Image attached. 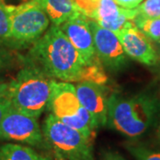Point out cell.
<instances>
[{
  "label": "cell",
  "mask_w": 160,
  "mask_h": 160,
  "mask_svg": "<svg viewBox=\"0 0 160 160\" xmlns=\"http://www.w3.org/2000/svg\"><path fill=\"white\" fill-rule=\"evenodd\" d=\"M25 63L52 79L64 82L82 81L86 69L79 52L61 28L53 24L33 44Z\"/></svg>",
  "instance_id": "obj_1"
},
{
  "label": "cell",
  "mask_w": 160,
  "mask_h": 160,
  "mask_svg": "<svg viewBox=\"0 0 160 160\" xmlns=\"http://www.w3.org/2000/svg\"><path fill=\"white\" fill-rule=\"evenodd\" d=\"M160 111V100L141 92L125 97L113 93L109 99L108 124L128 138L140 137L154 123Z\"/></svg>",
  "instance_id": "obj_2"
},
{
  "label": "cell",
  "mask_w": 160,
  "mask_h": 160,
  "mask_svg": "<svg viewBox=\"0 0 160 160\" xmlns=\"http://www.w3.org/2000/svg\"><path fill=\"white\" fill-rule=\"evenodd\" d=\"M52 82L37 68L26 64L9 83L6 96L13 108L38 118L47 109Z\"/></svg>",
  "instance_id": "obj_3"
},
{
  "label": "cell",
  "mask_w": 160,
  "mask_h": 160,
  "mask_svg": "<svg viewBox=\"0 0 160 160\" xmlns=\"http://www.w3.org/2000/svg\"><path fill=\"white\" fill-rule=\"evenodd\" d=\"M47 109L65 125L78 130L90 139L97 128L91 114L80 103L75 86L69 82L53 80Z\"/></svg>",
  "instance_id": "obj_4"
},
{
  "label": "cell",
  "mask_w": 160,
  "mask_h": 160,
  "mask_svg": "<svg viewBox=\"0 0 160 160\" xmlns=\"http://www.w3.org/2000/svg\"><path fill=\"white\" fill-rule=\"evenodd\" d=\"M43 135L56 158L64 160H94L92 139L49 114L43 124Z\"/></svg>",
  "instance_id": "obj_5"
},
{
  "label": "cell",
  "mask_w": 160,
  "mask_h": 160,
  "mask_svg": "<svg viewBox=\"0 0 160 160\" xmlns=\"http://www.w3.org/2000/svg\"><path fill=\"white\" fill-rule=\"evenodd\" d=\"M9 12L11 29L6 40L18 46L33 45L49 26L50 20L38 0L9 6Z\"/></svg>",
  "instance_id": "obj_6"
},
{
  "label": "cell",
  "mask_w": 160,
  "mask_h": 160,
  "mask_svg": "<svg viewBox=\"0 0 160 160\" xmlns=\"http://www.w3.org/2000/svg\"><path fill=\"white\" fill-rule=\"evenodd\" d=\"M37 119L11 106L0 123V140L42 146L45 137Z\"/></svg>",
  "instance_id": "obj_7"
},
{
  "label": "cell",
  "mask_w": 160,
  "mask_h": 160,
  "mask_svg": "<svg viewBox=\"0 0 160 160\" xmlns=\"http://www.w3.org/2000/svg\"><path fill=\"white\" fill-rule=\"evenodd\" d=\"M89 26L98 59L111 70L123 69L127 63V55L116 33L102 28L93 20H89Z\"/></svg>",
  "instance_id": "obj_8"
},
{
  "label": "cell",
  "mask_w": 160,
  "mask_h": 160,
  "mask_svg": "<svg viewBox=\"0 0 160 160\" xmlns=\"http://www.w3.org/2000/svg\"><path fill=\"white\" fill-rule=\"evenodd\" d=\"M127 56L148 66H153L158 62V54L149 38L138 29L133 22L116 32Z\"/></svg>",
  "instance_id": "obj_9"
},
{
  "label": "cell",
  "mask_w": 160,
  "mask_h": 160,
  "mask_svg": "<svg viewBox=\"0 0 160 160\" xmlns=\"http://www.w3.org/2000/svg\"><path fill=\"white\" fill-rule=\"evenodd\" d=\"M63 33L79 52L86 66L94 62L97 59L93 38L89 26V18L80 12L60 26Z\"/></svg>",
  "instance_id": "obj_10"
},
{
  "label": "cell",
  "mask_w": 160,
  "mask_h": 160,
  "mask_svg": "<svg viewBox=\"0 0 160 160\" xmlns=\"http://www.w3.org/2000/svg\"><path fill=\"white\" fill-rule=\"evenodd\" d=\"M75 87L80 103L91 114L96 126H105L108 122L109 97L102 85L82 81Z\"/></svg>",
  "instance_id": "obj_11"
},
{
  "label": "cell",
  "mask_w": 160,
  "mask_h": 160,
  "mask_svg": "<svg viewBox=\"0 0 160 160\" xmlns=\"http://www.w3.org/2000/svg\"><path fill=\"white\" fill-rule=\"evenodd\" d=\"M138 12L136 8L127 9L119 6L114 0H101L93 21L102 28L118 32L133 22Z\"/></svg>",
  "instance_id": "obj_12"
},
{
  "label": "cell",
  "mask_w": 160,
  "mask_h": 160,
  "mask_svg": "<svg viewBox=\"0 0 160 160\" xmlns=\"http://www.w3.org/2000/svg\"><path fill=\"white\" fill-rule=\"evenodd\" d=\"M38 2L52 23L59 27L81 12L74 0H38Z\"/></svg>",
  "instance_id": "obj_13"
},
{
  "label": "cell",
  "mask_w": 160,
  "mask_h": 160,
  "mask_svg": "<svg viewBox=\"0 0 160 160\" xmlns=\"http://www.w3.org/2000/svg\"><path fill=\"white\" fill-rule=\"evenodd\" d=\"M0 160H50V158L27 146L6 143L0 147Z\"/></svg>",
  "instance_id": "obj_14"
},
{
  "label": "cell",
  "mask_w": 160,
  "mask_h": 160,
  "mask_svg": "<svg viewBox=\"0 0 160 160\" xmlns=\"http://www.w3.org/2000/svg\"><path fill=\"white\" fill-rule=\"evenodd\" d=\"M133 22L138 29L142 30L149 38L160 42V18L143 19L136 15Z\"/></svg>",
  "instance_id": "obj_15"
},
{
  "label": "cell",
  "mask_w": 160,
  "mask_h": 160,
  "mask_svg": "<svg viewBox=\"0 0 160 160\" xmlns=\"http://www.w3.org/2000/svg\"><path fill=\"white\" fill-rule=\"evenodd\" d=\"M136 9L138 17L143 19L160 18V0H145Z\"/></svg>",
  "instance_id": "obj_16"
},
{
  "label": "cell",
  "mask_w": 160,
  "mask_h": 160,
  "mask_svg": "<svg viewBox=\"0 0 160 160\" xmlns=\"http://www.w3.org/2000/svg\"><path fill=\"white\" fill-rule=\"evenodd\" d=\"M11 29V21L9 6L0 0V39L6 40L10 34Z\"/></svg>",
  "instance_id": "obj_17"
},
{
  "label": "cell",
  "mask_w": 160,
  "mask_h": 160,
  "mask_svg": "<svg viewBox=\"0 0 160 160\" xmlns=\"http://www.w3.org/2000/svg\"><path fill=\"white\" fill-rule=\"evenodd\" d=\"M128 149L136 160H160V151L158 150L144 146H130Z\"/></svg>",
  "instance_id": "obj_18"
},
{
  "label": "cell",
  "mask_w": 160,
  "mask_h": 160,
  "mask_svg": "<svg viewBox=\"0 0 160 160\" xmlns=\"http://www.w3.org/2000/svg\"><path fill=\"white\" fill-rule=\"evenodd\" d=\"M101 0H74L79 11L86 17L93 20Z\"/></svg>",
  "instance_id": "obj_19"
},
{
  "label": "cell",
  "mask_w": 160,
  "mask_h": 160,
  "mask_svg": "<svg viewBox=\"0 0 160 160\" xmlns=\"http://www.w3.org/2000/svg\"><path fill=\"white\" fill-rule=\"evenodd\" d=\"M12 56L10 51L0 45V74L6 71L12 65Z\"/></svg>",
  "instance_id": "obj_20"
},
{
  "label": "cell",
  "mask_w": 160,
  "mask_h": 160,
  "mask_svg": "<svg viewBox=\"0 0 160 160\" xmlns=\"http://www.w3.org/2000/svg\"><path fill=\"white\" fill-rule=\"evenodd\" d=\"M12 106V103L9 100V98L6 95L0 97V123L2 119L4 118L5 115L8 109Z\"/></svg>",
  "instance_id": "obj_21"
},
{
  "label": "cell",
  "mask_w": 160,
  "mask_h": 160,
  "mask_svg": "<svg viewBox=\"0 0 160 160\" xmlns=\"http://www.w3.org/2000/svg\"><path fill=\"white\" fill-rule=\"evenodd\" d=\"M114 1L121 7L127 9H134L142 3V0H114Z\"/></svg>",
  "instance_id": "obj_22"
},
{
  "label": "cell",
  "mask_w": 160,
  "mask_h": 160,
  "mask_svg": "<svg viewBox=\"0 0 160 160\" xmlns=\"http://www.w3.org/2000/svg\"><path fill=\"white\" fill-rule=\"evenodd\" d=\"M102 160H126L122 156L117 152L109 151L104 154Z\"/></svg>",
  "instance_id": "obj_23"
},
{
  "label": "cell",
  "mask_w": 160,
  "mask_h": 160,
  "mask_svg": "<svg viewBox=\"0 0 160 160\" xmlns=\"http://www.w3.org/2000/svg\"><path fill=\"white\" fill-rule=\"evenodd\" d=\"M8 86H9V83L0 82V97L6 95L8 91Z\"/></svg>",
  "instance_id": "obj_24"
},
{
  "label": "cell",
  "mask_w": 160,
  "mask_h": 160,
  "mask_svg": "<svg viewBox=\"0 0 160 160\" xmlns=\"http://www.w3.org/2000/svg\"><path fill=\"white\" fill-rule=\"evenodd\" d=\"M57 160H64V159H62V158H57Z\"/></svg>",
  "instance_id": "obj_25"
},
{
  "label": "cell",
  "mask_w": 160,
  "mask_h": 160,
  "mask_svg": "<svg viewBox=\"0 0 160 160\" xmlns=\"http://www.w3.org/2000/svg\"><path fill=\"white\" fill-rule=\"evenodd\" d=\"M159 134H160V126H159Z\"/></svg>",
  "instance_id": "obj_26"
},
{
  "label": "cell",
  "mask_w": 160,
  "mask_h": 160,
  "mask_svg": "<svg viewBox=\"0 0 160 160\" xmlns=\"http://www.w3.org/2000/svg\"><path fill=\"white\" fill-rule=\"evenodd\" d=\"M159 43H160V42H159Z\"/></svg>",
  "instance_id": "obj_27"
}]
</instances>
